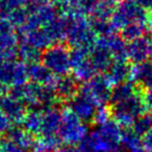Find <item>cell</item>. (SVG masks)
Instances as JSON below:
<instances>
[{
  "mask_svg": "<svg viewBox=\"0 0 152 152\" xmlns=\"http://www.w3.org/2000/svg\"><path fill=\"white\" fill-rule=\"evenodd\" d=\"M115 9L116 5L114 0H98L95 10L90 16V19L108 21L112 18Z\"/></svg>",
  "mask_w": 152,
  "mask_h": 152,
  "instance_id": "cb8c5ba5",
  "label": "cell"
},
{
  "mask_svg": "<svg viewBox=\"0 0 152 152\" xmlns=\"http://www.w3.org/2000/svg\"><path fill=\"white\" fill-rule=\"evenodd\" d=\"M133 152H149V151H147V150H145L144 148H139V149H137V150H134Z\"/></svg>",
  "mask_w": 152,
  "mask_h": 152,
  "instance_id": "8d00e7d4",
  "label": "cell"
},
{
  "mask_svg": "<svg viewBox=\"0 0 152 152\" xmlns=\"http://www.w3.org/2000/svg\"><path fill=\"white\" fill-rule=\"evenodd\" d=\"M28 75L30 83L44 87H53L57 78L41 61L28 65Z\"/></svg>",
  "mask_w": 152,
  "mask_h": 152,
  "instance_id": "ac0fdd59",
  "label": "cell"
},
{
  "mask_svg": "<svg viewBox=\"0 0 152 152\" xmlns=\"http://www.w3.org/2000/svg\"><path fill=\"white\" fill-rule=\"evenodd\" d=\"M29 83L28 64L21 59L0 63V85L7 88H21Z\"/></svg>",
  "mask_w": 152,
  "mask_h": 152,
  "instance_id": "9c48e42d",
  "label": "cell"
},
{
  "mask_svg": "<svg viewBox=\"0 0 152 152\" xmlns=\"http://www.w3.org/2000/svg\"><path fill=\"white\" fill-rule=\"evenodd\" d=\"M89 133L87 123L76 116L69 106L61 110V124L58 131L61 143L76 147L89 135Z\"/></svg>",
  "mask_w": 152,
  "mask_h": 152,
  "instance_id": "3957f363",
  "label": "cell"
},
{
  "mask_svg": "<svg viewBox=\"0 0 152 152\" xmlns=\"http://www.w3.org/2000/svg\"><path fill=\"white\" fill-rule=\"evenodd\" d=\"M53 88L58 101L70 102L79 93L80 87L78 86V80L73 75L68 74V75L57 77Z\"/></svg>",
  "mask_w": 152,
  "mask_h": 152,
  "instance_id": "5bb4252c",
  "label": "cell"
},
{
  "mask_svg": "<svg viewBox=\"0 0 152 152\" xmlns=\"http://www.w3.org/2000/svg\"><path fill=\"white\" fill-rule=\"evenodd\" d=\"M142 148L152 152V126L142 135Z\"/></svg>",
  "mask_w": 152,
  "mask_h": 152,
  "instance_id": "1f68e13d",
  "label": "cell"
},
{
  "mask_svg": "<svg viewBox=\"0 0 152 152\" xmlns=\"http://www.w3.org/2000/svg\"><path fill=\"white\" fill-rule=\"evenodd\" d=\"M20 40L16 28L7 20L0 19V63L16 59Z\"/></svg>",
  "mask_w": 152,
  "mask_h": 152,
  "instance_id": "30bf717a",
  "label": "cell"
},
{
  "mask_svg": "<svg viewBox=\"0 0 152 152\" xmlns=\"http://www.w3.org/2000/svg\"><path fill=\"white\" fill-rule=\"evenodd\" d=\"M129 81L142 90H152V61L133 64L130 68Z\"/></svg>",
  "mask_w": 152,
  "mask_h": 152,
  "instance_id": "7c38bea8",
  "label": "cell"
},
{
  "mask_svg": "<svg viewBox=\"0 0 152 152\" xmlns=\"http://www.w3.org/2000/svg\"><path fill=\"white\" fill-rule=\"evenodd\" d=\"M123 127L114 118L97 126L85 139L92 152H121Z\"/></svg>",
  "mask_w": 152,
  "mask_h": 152,
  "instance_id": "7a4b0ae2",
  "label": "cell"
},
{
  "mask_svg": "<svg viewBox=\"0 0 152 152\" xmlns=\"http://www.w3.org/2000/svg\"><path fill=\"white\" fill-rule=\"evenodd\" d=\"M49 2V0H27V7L28 10H32L37 7H40L42 4Z\"/></svg>",
  "mask_w": 152,
  "mask_h": 152,
  "instance_id": "836d02e7",
  "label": "cell"
},
{
  "mask_svg": "<svg viewBox=\"0 0 152 152\" xmlns=\"http://www.w3.org/2000/svg\"><path fill=\"white\" fill-rule=\"evenodd\" d=\"M148 29V24L145 22H137L127 25L125 28L121 30V37L126 41L127 43L134 41L145 36Z\"/></svg>",
  "mask_w": 152,
  "mask_h": 152,
  "instance_id": "484cf974",
  "label": "cell"
},
{
  "mask_svg": "<svg viewBox=\"0 0 152 152\" xmlns=\"http://www.w3.org/2000/svg\"><path fill=\"white\" fill-rule=\"evenodd\" d=\"M61 143L58 135H39L34 139L30 152H56Z\"/></svg>",
  "mask_w": 152,
  "mask_h": 152,
  "instance_id": "44dd1931",
  "label": "cell"
},
{
  "mask_svg": "<svg viewBox=\"0 0 152 152\" xmlns=\"http://www.w3.org/2000/svg\"><path fill=\"white\" fill-rule=\"evenodd\" d=\"M90 59L98 74L105 73L114 61L112 54L107 50V48L98 40L90 50Z\"/></svg>",
  "mask_w": 152,
  "mask_h": 152,
  "instance_id": "e0dca14e",
  "label": "cell"
},
{
  "mask_svg": "<svg viewBox=\"0 0 152 152\" xmlns=\"http://www.w3.org/2000/svg\"><path fill=\"white\" fill-rule=\"evenodd\" d=\"M144 104L146 114L152 117V90H147L144 93Z\"/></svg>",
  "mask_w": 152,
  "mask_h": 152,
  "instance_id": "d6a6232c",
  "label": "cell"
},
{
  "mask_svg": "<svg viewBox=\"0 0 152 152\" xmlns=\"http://www.w3.org/2000/svg\"><path fill=\"white\" fill-rule=\"evenodd\" d=\"M122 145L129 152H133L134 150L142 148V137L131 127L124 128L122 133Z\"/></svg>",
  "mask_w": 152,
  "mask_h": 152,
  "instance_id": "4316f807",
  "label": "cell"
},
{
  "mask_svg": "<svg viewBox=\"0 0 152 152\" xmlns=\"http://www.w3.org/2000/svg\"><path fill=\"white\" fill-rule=\"evenodd\" d=\"M130 68L127 61H114L107 71L104 73V76L113 87H116L129 79Z\"/></svg>",
  "mask_w": 152,
  "mask_h": 152,
  "instance_id": "ffe728a7",
  "label": "cell"
},
{
  "mask_svg": "<svg viewBox=\"0 0 152 152\" xmlns=\"http://www.w3.org/2000/svg\"><path fill=\"white\" fill-rule=\"evenodd\" d=\"M150 58H151V61H152V45H151V54H150Z\"/></svg>",
  "mask_w": 152,
  "mask_h": 152,
  "instance_id": "f35d334b",
  "label": "cell"
},
{
  "mask_svg": "<svg viewBox=\"0 0 152 152\" xmlns=\"http://www.w3.org/2000/svg\"><path fill=\"white\" fill-rule=\"evenodd\" d=\"M2 141L3 140L0 137V152H1V148H2Z\"/></svg>",
  "mask_w": 152,
  "mask_h": 152,
  "instance_id": "74e56055",
  "label": "cell"
},
{
  "mask_svg": "<svg viewBox=\"0 0 152 152\" xmlns=\"http://www.w3.org/2000/svg\"><path fill=\"white\" fill-rule=\"evenodd\" d=\"M17 127V125L2 112H0V133H9L13 128Z\"/></svg>",
  "mask_w": 152,
  "mask_h": 152,
  "instance_id": "4dcf8cb0",
  "label": "cell"
},
{
  "mask_svg": "<svg viewBox=\"0 0 152 152\" xmlns=\"http://www.w3.org/2000/svg\"><path fill=\"white\" fill-rule=\"evenodd\" d=\"M90 50L85 48H74L71 53L72 72L73 76L81 83L90 80L94 76L98 75L90 59Z\"/></svg>",
  "mask_w": 152,
  "mask_h": 152,
  "instance_id": "8fae6325",
  "label": "cell"
},
{
  "mask_svg": "<svg viewBox=\"0 0 152 152\" xmlns=\"http://www.w3.org/2000/svg\"><path fill=\"white\" fill-rule=\"evenodd\" d=\"M147 24H148V29L151 30V31H152V11L150 12L149 16H148V22H147Z\"/></svg>",
  "mask_w": 152,
  "mask_h": 152,
  "instance_id": "d590c367",
  "label": "cell"
},
{
  "mask_svg": "<svg viewBox=\"0 0 152 152\" xmlns=\"http://www.w3.org/2000/svg\"><path fill=\"white\" fill-rule=\"evenodd\" d=\"M42 112L43 110L41 108H29L23 119L22 126L32 135L40 134L42 125Z\"/></svg>",
  "mask_w": 152,
  "mask_h": 152,
  "instance_id": "7402d4cb",
  "label": "cell"
},
{
  "mask_svg": "<svg viewBox=\"0 0 152 152\" xmlns=\"http://www.w3.org/2000/svg\"><path fill=\"white\" fill-rule=\"evenodd\" d=\"M71 53L67 44L56 43L43 51L41 61L55 76H65L72 71Z\"/></svg>",
  "mask_w": 152,
  "mask_h": 152,
  "instance_id": "52a82bcc",
  "label": "cell"
},
{
  "mask_svg": "<svg viewBox=\"0 0 152 152\" xmlns=\"http://www.w3.org/2000/svg\"><path fill=\"white\" fill-rule=\"evenodd\" d=\"M152 39L144 36L127 43V59L132 64H139L150 58Z\"/></svg>",
  "mask_w": 152,
  "mask_h": 152,
  "instance_id": "4fadbf2b",
  "label": "cell"
},
{
  "mask_svg": "<svg viewBox=\"0 0 152 152\" xmlns=\"http://www.w3.org/2000/svg\"><path fill=\"white\" fill-rule=\"evenodd\" d=\"M152 126V117L148 114H144L140 116L137 120L133 122L131 128L142 137L150 127Z\"/></svg>",
  "mask_w": 152,
  "mask_h": 152,
  "instance_id": "83f0119b",
  "label": "cell"
},
{
  "mask_svg": "<svg viewBox=\"0 0 152 152\" xmlns=\"http://www.w3.org/2000/svg\"><path fill=\"white\" fill-rule=\"evenodd\" d=\"M69 107L75 113L76 116L86 123L93 122L97 110L96 104L81 93H78L69 102Z\"/></svg>",
  "mask_w": 152,
  "mask_h": 152,
  "instance_id": "9a60e30c",
  "label": "cell"
},
{
  "mask_svg": "<svg viewBox=\"0 0 152 152\" xmlns=\"http://www.w3.org/2000/svg\"><path fill=\"white\" fill-rule=\"evenodd\" d=\"M1 152H29V151H27L25 148H23L17 142L13 141L12 139L7 137L2 141Z\"/></svg>",
  "mask_w": 152,
  "mask_h": 152,
  "instance_id": "f546056e",
  "label": "cell"
},
{
  "mask_svg": "<svg viewBox=\"0 0 152 152\" xmlns=\"http://www.w3.org/2000/svg\"><path fill=\"white\" fill-rule=\"evenodd\" d=\"M113 118L123 128L131 127L140 116L146 114L144 104V92L137 91L134 95L122 100L120 102L112 104Z\"/></svg>",
  "mask_w": 152,
  "mask_h": 152,
  "instance_id": "277c9868",
  "label": "cell"
},
{
  "mask_svg": "<svg viewBox=\"0 0 152 152\" xmlns=\"http://www.w3.org/2000/svg\"><path fill=\"white\" fill-rule=\"evenodd\" d=\"M140 90H142V89H140L137 86H135L134 83H132L129 80L125 81V83H120V85L114 87V89H113L110 103L114 104V103H117V102L122 101V100L127 99V98L134 95Z\"/></svg>",
  "mask_w": 152,
  "mask_h": 152,
  "instance_id": "603a6c76",
  "label": "cell"
},
{
  "mask_svg": "<svg viewBox=\"0 0 152 152\" xmlns=\"http://www.w3.org/2000/svg\"><path fill=\"white\" fill-rule=\"evenodd\" d=\"M27 108H44L55 106L58 101L53 87H44L34 83H27L21 88H15Z\"/></svg>",
  "mask_w": 152,
  "mask_h": 152,
  "instance_id": "5b68a950",
  "label": "cell"
},
{
  "mask_svg": "<svg viewBox=\"0 0 152 152\" xmlns=\"http://www.w3.org/2000/svg\"><path fill=\"white\" fill-rule=\"evenodd\" d=\"M113 87L106 79L104 74H98L90 80L83 83L79 88V93L89 98L97 107L107 105L112 100Z\"/></svg>",
  "mask_w": 152,
  "mask_h": 152,
  "instance_id": "ba28073f",
  "label": "cell"
},
{
  "mask_svg": "<svg viewBox=\"0 0 152 152\" xmlns=\"http://www.w3.org/2000/svg\"><path fill=\"white\" fill-rule=\"evenodd\" d=\"M113 119V110L112 107L108 105H103L97 107L95 113V116L93 119V123L96 126H100V125L104 124V123L108 122L110 120Z\"/></svg>",
  "mask_w": 152,
  "mask_h": 152,
  "instance_id": "f1b7e54d",
  "label": "cell"
},
{
  "mask_svg": "<svg viewBox=\"0 0 152 152\" xmlns=\"http://www.w3.org/2000/svg\"><path fill=\"white\" fill-rule=\"evenodd\" d=\"M61 124V110L56 106L44 108L42 112V125L39 135H58Z\"/></svg>",
  "mask_w": 152,
  "mask_h": 152,
  "instance_id": "2e32d148",
  "label": "cell"
},
{
  "mask_svg": "<svg viewBox=\"0 0 152 152\" xmlns=\"http://www.w3.org/2000/svg\"><path fill=\"white\" fill-rule=\"evenodd\" d=\"M97 40L107 48L114 61H128L127 42L121 36L114 34L107 37H98Z\"/></svg>",
  "mask_w": 152,
  "mask_h": 152,
  "instance_id": "d6986e66",
  "label": "cell"
},
{
  "mask_svg": "<svg viewBox=\"0 0 152 152\" xmlns=\"http://www.w3.org/2000/svg\"><path fill=\"white\" fill-rule=\"evenodd\" d=\"M148 16L149 12L142 7L137 0H122L116 5L110 21L116 31H121L131 23H147Z\"/></svg>",
  "mask_w": 152,
  "mask_h": 152,
  "instance_id": "8992f818",
  "label": "cell"
},
{
  "mask_svg": "<svg viewBox=\"0 0 152 152\" xmlns=\"http://www.w3.org/2000/svg\"><path fill=\"white\" fill-rule=\"evenodd\" d=\"M56 152H77V149L76 147H72V146H66V147L59 148Z\"/></svg>",
  "mask_w": 152,
  "mask_h": 152,
  "instance_id": "e575fe53",
  "label": "cell"
},
{
  "mask_svg": "<svg viewBox=\"0 0 152 152\" xmlns=\"http://www.w3.org/2000/svg\"><path fill=\"white\" fill-rule=\"evenodd\" d=\"M115 2H117V1H118V2H120V1H122V0H114Z\"/></svg>",
  "mask_w": 152,
  "mask_h": 152,
  "instance_id": "ab89813d",
  "label": "cell"
},
{
  "mask_svg": "<svg viewBox=\"0 0 152 152\" xmlns=\"http://www.w3.org/2000/svg\"><path fill=\"white\" fill-rule=\"evenodd\" d=\"M18 57L24 63L30 65V64L41 61L42 51L37 49L36 47L31 46V45L27 44V43L20 42L19 48H18Z\"/></svg>",
  "mask_w": 152,
  "mask_h": 152,
  "instance_id": "d4e9b609",
  "label": "cell"
},
{
  "mask_svg": "<svg viewBox=\"0 0 152 152\" xmlns=\"http://www.w3.org/2000/svg\"><path fill=\"white\" fill-rule=\"evenodd\" d=\"M65 41L72 48L92 49L98 39L97 34L87 16L79 14H64Z\"/></svg>",
  "mask_w": 152,
  "mask_h": 152,
  "instance_id": "6da1fadb",
  "label": "cell"
}]
</instances>
